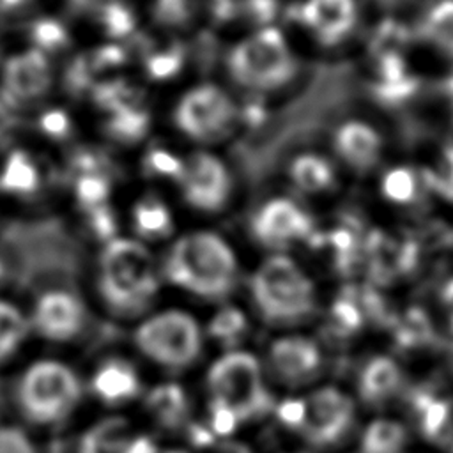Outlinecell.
<instances>
[{
  "label": "cell",
  "mask_w": 453,
  "mask_h": 453,
  "mask_svg": "<svg viewBox=\"0 0 453 453\" xmlns=\"http://www.w3.org/2000/svg\"><path fill=\"white\" fill-rule=\"evenodd\" d=\"M163 278L150 248L136 237L108 239L94 262V292L119 319H142L159 297Z\"/></svg>",
  "instance_id": "1"
},
{
  "label": "cell",
  "mask_w": 453,
  "mask_h": 453,
  "mask_svg": "<svg viewBox=\"0 0 453 453\" xmlns=\"http://www.w3.org/2000/svg\"><path fill=\"white\" fill-rule=\"evenodd\" d=\"M163 283L200 301L221 303L237 285L239 264L230 242L207 228L177 235L159 260Z\"/></svg>",
  "instance_id": "2"
},
{
  "label": "cell",
  "mask_w": 453,
  "mask_h": 453,
  "mask_svg": "<svg viewBox=\"0 0 453 453\" xmlns=\"http://www.w3.org/2000/svg\"><path fill=\"white\" fill-rule=\"evenodd\" d=\"M226 69L241 88L276 94L297 80L301 60L288 34L273 23L241 37L228 51Z\"/></svg>",
  "instance_id": "3"
},
{
  "label": "cell",
  "mask_w": 453,
  "mask_h": 453,
  "mask_svg": "<svg viewBox=\"0 0 453 453\" xmlns=\"http://www.w3.org/2000/svg\"><path fill=\"white\" fill-rule=\"evenodd\" d=\"M16 405L34 426L55 428L69 421L85 396V382L65 361L41 357L18 377Z\"/></svg>",
  "instance_id": "4"
},
{
  "label": "cell",
  "mask_w": 453,
  "mask_h": 453,
  "mask_svg": "<svg viewBox=\"0 0 453 453\" xmlns=\"http://www.w3.org/2000/svg\"><path fill=\"white\" fill-rule=\"evenodd\" d=\"M200 320L182 308L152 310L138 319L133 329L136 352L156 368L180 373L195 366L205 349Z\"/></svg>",
  "instance_id": "5"
},
{
  "label": "cell",
  "mask_w": 453,
  "mask_h": 453,
  "mask_svg": "<svg viewBox=\"0 0 453 453\" xmlns=\"http://www.w3.org/2000/svg\"><path fill=\"white\" fill-rule=\"evenodd\" d=\"M207 407L230 412L239 423L267 414L273 396L267 391L258 359L246 350H225L207 368Z\"/></svg>",
  "instance_id": "6"
},
{
  "label": "cell",
  "mask_w": 453,
  "mask_h": 453,
  "mask_svg": "<svg viewBox=\"0 0 453 453\" xmlns=\"http://www.w3.org/2000/svg\"><path fill=\"white\" fill-rule=\"evenodd\" d=\"M250 292L260 315L273 324L301 322L315 310L311 281L283 255H274L257 267Z\"/></svg>",
  "instance_id": "7"
},
{
  "label": "cell",
  "mask_w": 453,
  "mask_h": 453,
  "mask_svg": "<svg viewBox=\"0 0 453 453\" xmlns=\"http://www.w3.org/2000/svg\"><path fill=\"white\" fill-rule=\"evenodd\" d=\"M237 115L232 96L216 83L191 87L180 96L173 110L179 131L196 142L223 138L234 127Z\"/></svg>",
  "instance_id": "8"
},
{
  "label": "cell",
  "mask_w": 453,
  "mask_h": 453,
  "mask_svg": "<svg viewBox=\"0 0 453 453\" xmlns=\"http://www.w3.org/2000/svg\"><path fill=\"white\" fill-rule=\"evenodd\" d=\"M292 21L297 30L319 50H338L359 28V0H299Z\"/></svg>",
  "instance_id": "9"
},
{
  "label": "cell",
  "mask_w": 453,
  "mask_h": 453,
  "mask_svg": "<svg viewBox=\"0 0 453 453\" xmlns=\"http://www.w3.org/2000/svg\"><path fill=\"white\" fill-rule=\"evenodd\" d=\"M177 184L182 200L203 214L223 211L234 191L230 168L219 156L207 150L193 152L182 159Z\"/></svg>",
  "instance_id": "10"
},
{
  "label": "cell",
  "mask_w": 453,
  "mask_h": 453,
  "mask_svg": "<svg viewBox=\"0 0 453 453\" xmlns=\"http://www.w3.org/2000/svg\"><path fill=\"white\" fill-rule=\"evenodd\" d=\"M30 333L48 343H71L87 326L85 303L67 288H50L39 294L27 311Z\"/></svg>",
  "instance_id": "11"
},
{
  "label": "cell",
  "mask_w": 453,
  "mask_h": 453,
  "mask_svg": "<svg viewBox=\"0 0 453 453\" xmlns=\"http://www.w3.org/2000/svg\"><path fill=\"white\" fill-rule=\"evenodd\" d=\"M329 145L338 165L356 173H366L379 166L386 154L388 138L377 122L363 115H350L333 127Z\"/></svg>",
  "instance_id": "12"
},
{
  "label": "cell",
  "mask_w": 453,
  "mask_h": 453,
  "mask_svg": "<svg viewBox=\"0 0 453 453\" xmlns=\"http://www.w3.org/2000/svg\"><path fill=\"white\" fill-rule=\"evenodd\" d=\"M76 453H159L149 430L122 414L92 421L76 441Z\"/></svg>",
  "instance_id": "13"
},
{
  "label": "cell",
  "mask_w": 453,
  "mask_h": 453,
  "mask_svg": "<svg viewBox=\"0 0 453 453\" xmlns=\"http://www.w3.org/2000/svg\"><path fill=\"white\" fill-rule=\"evenodd\" d=\"M304 419L299 430L317 448L336 444L350 428L354 405L349 396L333 388L315 391L306 402Z\"/></svg>",
  "instance_id": "14"
},
{
  "label": "cell",
  "mask_w": 453,
  "mask_h": 453,
  "mask_svg": "<svg viewBox=\"0 0 453 453\" xmlns=\"http://www.w3.org/2000/svg\"><path fill=\"white\" fill-rule=\"evenodd\" d=\"M251 235L264 246L281 248L292 241L313 234L310 214L287 196H274L264 202L251 218Z\"/></svg>",
  "instance_id": "15"
},
{
  "label": "cell",
  "mask_w": 453,
  "mask_h": 453,
  "mask_svg": "<svg viewBox=\"0 0 453 453\" xmlns=\"http://www.w3.org/2000/svg\"><path fill=\"white\" fill-rule=\"evenodd\" d=\"M88 393L103 405L124 407L143 395V380L134 361L124 356H106L85 382Z\"/></svg>",
  "instance_id": "16"
},
{
  "label": "cell",
  "mask_w": 453,
  "mask_h": 453,
  "mask_svg": "<svg viewBox=\"0 0 453 453\" xmlns=\"http://www.w3.org/2000/svg\"><path fill=\"white\" fill-rule=\"evenodd\" d=\"M4 88L11 101H32L41 97L51 83V67L39 50L12 55L4 67Z\"/></svg>",
  "instance_id": "17"
},
{
  "label": "cell",
  "mask_w": 453,
  "mask_h": 453,
  "mask_svg": "<svg viewBox=\"0 0 453 453\" xmlns=\"http://www.w3.org/2000/svg\"><path fill=\"white\" fill-rule=\"evenodd\" d=\"M269 361L281 380L299 384L308 380L319 370L320 352L313 342L299 336H288L273 343Z\"/></svg>",
  "instance_id": "18"
},
{
  "label": "cell",
  "mask_w": 453,
  "mask_h": 453,
  "mask_svg": "<svg viewBox=\"0 0 453 453\" xmlns=\"http://www.w3.org/2000/svg\"><path fill=\"white\" fill-rule=\"evenodd\" d=\"M287 173L294 188L308 195H319L336 186L338 163L331 154L306 149L290 157Z\"/></svg>",
  "instance_id": "19"
},
{
  "label": "cell",
  "mask_w": 453,
  "mask_h": 453,
  "mask_svg": "<svg viewBox=\"0 0 453 453\" xmlns=\"http://www.w3.org/2000/svg\"><path fill=\"white\" fill-rule=\"evenodd\" d=\"M143 403L152 425L168 432L184 426L191 412L189 396L177 382L156 384L143 396Z\"/></svg>",
  "instance_id": "20"
},
{
  "label": "cell",
  "mask_w": 453,
  "mask_h": 453,
  "mask_svg": "<svg viewBox=\"0 0 453 453\" xmlns=\"http://www.w3.org/2000/svg\"><path fill=\"white\" fill-rule=\"evenodd\" d=\"M133 228L136 232V239L143 241H161L173 234L175 221L170 207L163 198L156 195H145L138 198L131 211Z\"/></svg>",
  "instance_id": "21"
},
{
  "label": "cell",
  "mask_w": 453,
  "mask_h": 453,
  "mask_svg": "<svg viewBox=\"0 0 453 453\" xmlns=\"http://www.w3.org/2000/svg\"><path fill=\"white\" fill-rule=\"evenodd\" d=\"M30 334L27 311L11 299L0 297V366L23 350Z\"/></svg>",
  "instance_id": "22"
},
{
  "label": "cell",
  "mask_w": 453,
  "mask_h": 453,
  "mask_svg": "<svg viewBox=\"0 0 453 453\" xmlns=\"http://www.w3.org/2000/svg\"><path fill=\"white\" fill-rule=\"evenodd\" d=\"M400 382L402 373L396 363L388 357H375L361 372L359 393L365 402L377 405L388 400L400 388Z\"/></svg>",
  "instance_id": "23"
},
{
  "label": "cell",
  "mask_w": 453,
  "mask_h": 453,
  "mask_svg": "<svg viewBox=\"0 0 453 453\" xmlns=\"http://www.w3.org/2000/svg\"><path fill=\"white\" fill-rule=\"evenodd\" d=\"M211 7L219 21L244 19L257 28L274 23L280 0H211Z\"/></svg>",
  "instance_id": "24"
},
{
  "label": "cell",
  "mask_w": 453,
  "mask_h": 453,
  "mask_svg": "<svg viewBox=\"0 0 453 453\" xmlns=\"http://www.w3.org/2000/svg\"><path fill=\"white\" fill-rule=\"evenodd\" d=\"M39 186L35 161L23 150L11 152L0 170V189L11 195H30Z\"/></svg>",
  "instance_id": "25"
},
{
  "label": "cell",
  "mask_w": 453,
  "mask_h": 453,
  "mask_svg": "<svg viewBox=\"0 0 453 453\" xmlns=\"http://www.w3.org/2000/svg\"><path fill=\"white\" fill-rule=\"evenodd\" d=\"M248 329L246 315L235 306H223L212 319L203 326L205 338H212L218 343L226 345V350H232L234 345L241 342Z\"/></svg>",
  "instance_id": "26"
},
{
  "label": "cell",
  "mask_w": 453,
  "mask_h": 453,
  "mask_svg": "<svg viewBox=\"0 0 453 453\" xmlns=\"http://www.w3.org/2000/svg\"><path fill=\"white\" fill-rule=\"evenodd\" d=\"M405 428L396 421H373L361 441V453H402L405 448Z\"/></svg>",
  "instance_id": "27"
},
{
  "label": "cell",
  "mask_w": 453,
  "mask_h": 453,
  "mask_svg": "<svg viewBox=\"0 0 453 453\" xmlns=\"http://www.w3.org/2000/svg\"><path fill=\"white\" fill-rule=\"evenodd\" d=\"M414 409L419 416V426L428 439H437L449 423V403L446 400H437L428 393H416L412 398Z\"/></svg>",
  "instance_id": "28"
},
{
  "label": "cell",
  "mask_w": 453,
  "mask_h": 453,
  "mask_svg": "<svg viewBox=\"0 0 453 453\" xmlns=\"http://www.w3.org/2000/svg\"><path fill=\"white\" fill-rule=\"evenodd\" d=\"M395 338L403 347H418L430 343L434 338V329L428 315L419 308L409 310L403 315V319L396 324Z\"/></svg>",
  "instance_id": "29"
},
{
  "label": "cell",
  "mask_w": 453,
  "mask_h": 453,
  "mask_svg": "<svg viewBox=\"0 0 453 453\" xmlns=\"http://www.w3.org/2000/svg\"><path fill=\"white\" fill-rule=\"evenodd\" d=\"M384 195L396 203H409L418 193V175L407 166H396L389 170L382 179Z\"/></svg>",
  "instance_id": "30"
},
{
  "label": "cell",
  "mask_w": 453,
  "mask_h": 453,
  "mask_svg": "<svg viewBox=\"0 0 453 453\" xmlns=\"http://www.w3.org/2000/svg\"><path fill=\"white\" fill-rule=\"evenodd\" d=\"M331 324L338 334L356 333L363 326V313L356 301L343 292L331 306Z\"/></svg>",
  "instance_id": "31"
},
{
  "label": "cell",
  "mask_w": 453,
  "mask_h": 453,
  "mask_svg": "<svg viewBox=\"0 0 453 453\" xmlns=\"http://www.w3.org/2000/svg\"><path fill=\"white\" fill-rule=\"evenodd\" d=\"M0 453H39V446L25 426L0 423Z\"/></svg>",
  "instance_id": "32"
},
{
  "label": "cell",
  "mask_w": 453,
  "mask_h": 453,
  "mask_svg": "<svg viewBox=\"0 0 453 453\" xmlns=\"http://www.w3.org/2000/svg\"><path fill=\"white\" fill-rule=\"evenodd\" d=\"M145 127L147 115L124 106L113 113V119L110 122V131L119 138H138L145 131Z\"/></svg>",
  "instance_id": "33"
},
{
  "label": "cell",
  "mask_w": 453,
  "mask_h": 453,
  "mask_svg": "<svg viewBox=\"0 0 453 453\" xmlns=\"http://www.w3.org/2000/svg\"><path fill=\"white\" fill-rule=\"evenodd\" d=\"M108 195V182L99 175H85L76 184V196L78 202H81L88 209H97V205L106 198Z\"/></svg>",
  "instance_id": "34"
},
{
  "label": "cell",
  "mask_w": 453,
  "mask_h": 453,
  "mask_svg": "<svg viewBox=\"0 0 453 453\" xmlns=\"http://www.w3.org/2000/svg\"><path fill=\"white\" fill-rule=\"evenodd\" d=\"M147 166H149V172L154 175L177 180L182 168V159L166 149H154L147 156Z\"/></svg>",
  "instance_id": "35"
},
{
  "label": "cell",
  "mask_w": 453,
  "mask_h": 453,
  "mask_svg": "<svg viewBox=\"0 0 453 453\" xmlns=\"http://www.w3.org/2000/svg\"><path fill=\"white\" fill-rule=\"evenodd\" d=\"M41 127L50 136H62L69 129V117L60 110H50L41 117Z\"/></svg>",
  "instance_id": "36"
},
{
  "label": "cell",
  "mask_w": 453,
  "mask_h": 453,
  "mask_svg": "<svg viewBox=\"0 0 453 453\" xmlns=\"http://www.w3.org/2000/svg\"><path fill=\"white\" fill-rule=\"evenodd\" d=\"M304 411L306 405L303 400H287L278 407V418L294 428H299L304 419Z\"/></svg>",
  "instance_id": "37"
},
{
  "label": "cell",
  "mask_w": 453,
  "mask_h": 453,
  "mask_svg": "<svg viewBox=\"0 0 453 453\" xmlns=\"http://www.w3.org/2000/svg\"><path fill=\"white\" fill-rule=\"evenodd\" d=\"M179 57L175 53H159L149 60V71L156 78H168L179 67Z\"/></svg>",
  "instance_id": "38"
},
{
  "label": "cell",
  "mask_w": 453,
  "mask_h": 453,
  "mask_svg": "<svg viewBox=\"0 0 453 453\" xmlns=\"http://www.w3.org/2000/svg\"><path fill=\"white\" fill-rule=\"evenodd\" d=\"M186 0H157L156 11L163 21L177 23L186 16Z\"/></svg>",
  "instance_id": "39"
},
{
  "label": "cell",
  "mask_w": 453,
  "mask_h": 453,
  "mask_svg": "<svg viewBox=\"0 0 453 453\" xmlns=\"http://www.w3.org/2000/svg\"><path fill=\"white\" fill-rule=\"evenodd\" d=\"M104 19H106V27L115 34L127 32L131 28V23H133L129 12L120 5L108 7L106 14H104Z\"/></svg>",
  "instance_id": "40"
},
{
  "label": "cell",
  "mask_w": 453,
  "mask_h": 453,
  "mask_svg": "<svg viewBox=\"0 0 453 453\" xmlns=\"http://www.w3.org/2000/svg\"><path fill=\"white\" fill-rule=\"evenodd\" d=\"M62 37H64L62 30L55 23H51V21L41 23L35 28V39L39 41L41 46H53V44L60 42Z\"/></svg>",
  "instance_id": "41"
},
{
  "label": "cell",
  "mask_w": 453,
  "mask_h": 453,
  "mask_svg": "<svg viewBox=\"0 0 453 453\" xmlns=\"http://www.w3.org/2000/svg\"><path fill=\"white\" fill-rule=\"evenodd\" d=\"M214 453H253L244 442L239 441H230V439H223L221 442L216 444Z\"/></svg>",
  "instance_id": "42"
},
{
  "label": "cell",
  "mask_w": 453,
  "mask_h": 453,
  "mask_svg": "<svg viewBox=\"0 0 453 453\" xmlns=\"http://www.w3.org/2000/svg\"><path fill=\"white\" fill-rule=\"evenodd\" d=\"M11 124H12V117H11L9 106L4 101H0V138L11 129Z\"/></svg>",
  "instance_id": "43"
},
{
  "label": "cell",
  "mask_w": 453,
  "mask_h": 453,
  "mask_svg": "<svg viewBox=\"0 0 453 453\" xmlns=\"http://www.w3.org/2000/svg\"><path fill=\"white\" fill-rule=\"evenodd\" d=\"M442 301L446 303V306H449L453 310V280L444 287V292H442Z\"/></svg>",
  "instance_id": "44"
},
{
  "label": "cell",
  "mask_w": 453,
  "mask_h": 453,
  "mask_svg": "<svg viewBox=\"0 0 453 453\" xmlns=\"http://www.w3.org/2000/svg\"><path fill=\"white\" fill-rule=\"evenodd\" d=\"M448 195L453 198V179H451V182H449V188H448Z\"/></svg>",
  "instance_id": "45"
},
{
  "label": "cell",
  "mask_w": 453,
  "mask_h": 453,
  "mask_svg": "<svg viewBox=\"0 0 453 453\" xmlns=\"http://www.w3.org/2000/svg\"><path fill=\"white\" fill-rule=\"evenodd\" d=\"M161 453V451H159ZM165 453H188V451H184V449H168V451H165Z\"/></svg>",
  "instance_id": "46"
},
{
  "label": "cell",
  "mask_w": 453,
  "mask_h": 453,
  "mask_svg": "<svg viewBox=\"0 0 453 453\" xmlns=\"http://www.w3.org/2000/svg\"><path fill=\"white\" fill-rule=\"evenodd\" d=\"M451 331H453V317H451Z\"/></svg>",
  "instance_id": "47"
}]
</instances>
